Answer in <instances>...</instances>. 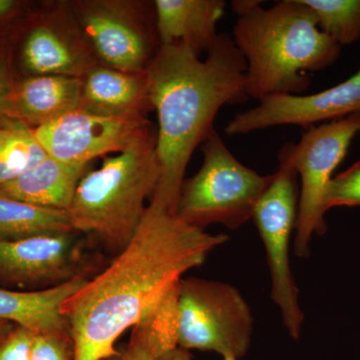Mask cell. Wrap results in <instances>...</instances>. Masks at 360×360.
Wrapping results in <instances>:
<instances>
[{"label":"cell","mask_w":360,"mask_h":360,"mask_svg":"<svg viewBox=\"0 0 360 360\" xmlns=\"http://www.w3.org/2000/svg\"><path fill=\"white\" fill-rule=\"evenodd\" d=\"M158 130L148 134L80 180L68 210L75 232L91 234L120 253L139 229L160 177Z\"/></svg>","instance_id":"obj_4"},{"label":"cell","mask_w":360,"mask_h":360,"mask_svg":"<svg viewBox=\"0 0 360 360\" xmlns=\"http://www.w3.org/2000/svg\"><path fill=\"white\" fill-rule=\"evenodd\" d=\"M84 34L75 35L58 20L35 26L22 49L26 70L37 75L84 77L94 63Z\"/></svg>","instance_id":"obj_13"},{"label":"cell","mask_w":360,"mask_h":360,"mask_svg":"<svg viewBox=\"0 0 360 360\" xmlns=\"http://www.w3.org/2000/svg\"><path fill=\"white\" fill-rule=\"evenodd\" d=\"M34 333L16 326L0 345V360H30Z\"/></svg>","instance_id":"obj_25"},{"label":"cell","mask_w":360,"mask_h":360,"mask_svg":"<svg viewBox=\"0 0 360 360\" xmlns=\"http://www.w3.org/2000/svg\"><path fill=\"white\" fill-rule=\"evenodd\" d=\"M179 283L151 307L132 331L130 341L141 345L156 360L179 347Z\"/></svg>","instance_id":"obj_20"},{"label":"cell","mask_w":360,"mask_h":360,"mask_svg":"<svg viewBox=\"0 0 360 360\" xmlns=\"http://www.w3.org/2000/svg\"><path fill=\"white\" fill-rule=\"evenodd\" d=\"M82 253L75 232L0 240V281L41 290L60 285L86 276Z\"/></svg>","instance_id":"obj_12"},{"label":"cell","mask_w":360,"mask_h":360,"mask_svg":"<svg viewBox=\"0 0 360 360\" xmlns=\"http://www.w3.org/2000/svg\"><path fill=\"white\" fill-rule=\"evenodd\" d=\"M75 232L66 210L42 207L0 193V240Z\"/></svg>","instance_id":"obj_19"},{"label":"cell","mask_w":360,"mask_h":360,"mask_svg":"<svg viewBox=\"0 0 360 360\" xmlns=\"http://www.w3.org/2000/svg\"><path fill=\"white\" fill-rule=\"evenodd\" d=\"M15 326V324H13V322L0 319V345L6 340L7 336L11 335V331L13 330Z\"/></svg>","instance_id":"obj_29"},{"label":"cell","mask_w":360,"mask_h":360,"mask_svg":"<svg viewBox=\"0 0 360 360\" xmlns=\"http://www.w3.org/2000/svg\"><path fill=\"white\" fill-rule=\"evenodd\" d=\"M75 13L84 39L106 66L143 72L160 49L158 30L150 27L134 2H79Z\"/></svg>","instance_id":"obj_9"},{"label":"cell","mask_w":360,"mask_h":360,"mask_svg":"<svg viewBox=\"0 0 360 360\" xmlns=\"http://www.w3.org/2000/svg\"><path fill=\"white\" fill-rule=\"evenodd\" d=\"M222 359H224L222 360H238L232 356H225L222 357ZM160 360H193V359L191 356V352L177 347L176 349L172 350L169 354L161 357Z\"/></svg>","instance_id":"obj_28"},{"label":"cell","mask_w":360,"mask_h":360,"mask_svg":"<svg viewBox=\"0 0 360 360\" xmlns=\"http://www.w3.org/2000/svg\"><path fill=\"white\" fill-rule=\"evenodd\" d=\"M201 60L182 42L161 44L146 68L149 103L158 113L160 177L149 202L175 213L194 150L226 104L245 103L246 63L233 39L219 33Z\"/></svg>","instance_id":"obj_2"},{"label":"cell","mask_w":360,"mask_h":360,"mask_svg":"<svg viewBox=\"0 0 360 360\" xmlns=\"http://www.w3.org/2000/svg\"><path fill=\"white\" fill-rule=\"evenodd\" d=\"M82 77L37 75L14 90L16 117L35 127L49 124L77 110L82 94Z\"/></svg>","instance_id":"obj_17"},{"label":"cell","mask_w":360,"mask_h":360,"mask_svg":"<svg viewBox=\"0 0 360 360\" xmlns=\"http://www.w3.org/2000/svg\"><path fill=\"white\" fill-rule=\"evenodd\" d=\"M70 333H40L33 338L30 360H72Z\"/></svg>","instance_id":"obj_24"},{"label":"cell","mask_w":360,"mask_h":360,"mask_svg":"<svg viewBox=\"0 0 360 360\" xmlns=\"http://www.w3.org/2000/svg\"><path fill=\"white\" fill-rule=\"evenodd\" d=\"M243 0L236 6L232 39L245 58L246 92L258 103L272 96H300L309 89V72L336 63L341 46L319 26L303 0Z\"/></svg>","instance_id":"obj_3"},{"label":"cell","mask_w":360,"mask_h":360,"mask_svg":"<svg viewBox=\"0 0 360 360\" xmlns=\"http://www.w3.org/2000/svg\"><path fill=\"white\" fill-rule=\"evenodd\" d=\"M82 94L77 110L108 116L141 113L151 108L146 70L125 72L110 66L90 68L82 77Z\"/></svg>","instance_id":"obj_16"},{"label":"cell","mask_w":360,"mask_h":360,"mask_svg":"<svg viewBox=\"0 0 360 360\" xmlns=\"http://www.w3.org/2000/svg\"><path fill=\"white\" fill-rule=\"evenodd\" d=\"M229 240L227 234L208 233L149 202L129 245L63 303L72 360H105L117 354L115 343L123 333Z\"/></svg>","instance_id":"obj_1"},{"label":"cell","mask_w":360,"mask_h":360,"mask_svg":"<svg viewBox=\"0 0 360 360\" xmlns=\"http://www.w3.org/2000/svg\"><path fill=\"white\" fill-rule=\"evenodd\" d=\"M47 156L26 123L11 120L0 124V187L37 167Z\"/></svg>","instance_id":"obj_21"},{"label":"cell","mask_w":360,"mask_h":360,"mask_svg":"<svg viewBox=\"0 0 360 360\" xmlns=\"http://www.w3.org/2000/svg\"><path fill=\"white\" fill-rule=\"evenodd\" d=\"M224 0H156V30L161 44L182 42L200 56L217 41Z\"/></svg>","instance_id":"obj_14"},{"label":"cell","mask_w":360,"mask_h":360,"mask_svg":"<svg viewBox=\"0 0 360 360\" xmlns=\"http://www.w3.org/2000/svg\"><path fill=\"white\" fill-rule=\"evenodd\" d=\"M16 6H18V2L13 1V0H0V18L13 13Z\"/></svg>","instance_id":"obj_30"},{"label":"cell","mask_w":360,"mask_h":360,"mask_svg":"<svg viewBox=\"0 0 360 360\" xmlns=\"http://www.w3.org/2000/svg\"><path fill=\"white\" fill-rule=\"evenodd\" d=\"M360 206V161L329 182L324 196L326 212L333 207Z\"/></svg>","instance_id":"obj_23"},{"label":"cell","mask_w":360,"mask_h":360,"mask_svg":"<svg viewBox=\"0 0 360 360\" xmlns=\"http://www.w3.org/2000/svg\"><path fill=\"white\" fill-rule=\"evenodd\" d=\"M105 360H156L155 357L141 347V345L129 341V345L125 347L122 352H118L117 354Z\"/></svg>","instance_id":"obj_27"},{"label":"cell","mask_w":360,"mask_h":360,"mask_svg":"<svg viewBox=\"0 0 360 360\" xmlns=\"http://www.w3.org/2000/svg\"><path fill=\"white\" fill-rule=\"evenodd\" d=\"M202 167L182 184L175 214L200 229L213 224L236 231L253 212L272 174L260 175L238 160L217 130L201 144Z\"/></svg>","instance_id":"obj_5"},{"label":"cell","mask_w":360,"mask_h":360,"mask_svg":"<svg viewBox=\"0 0 360 360\" xmlns=\"http://www.w3.org/2000/svg\"><path fill=\"white\" fill-rule=\"evenodd\" d=\"M179 347L240 360L252 343L255 317L231 283L191 276L179 283Z\"/></svg>","instance_id":"obj_7"},{"label":"cell","mask_w":360,"mask_h":360,"mask_svg":"<svg viewBox=\"0 0 360 360\" xmlns=\"http://www.w3.org/2000/svg\"><path fill=\"white\" fill-rule=\"evenodd\" d=\"M359 134L360 112L309 127L297 143L288 142L279 150V167L292 168L300 181L293 238L296 257H309L312 238L328 231V212L324 207L326 189Z\"/></svg>","instance_id":"obj_6"},{"label":"cell","mask_w":360,"mask_h":360,"mask_svg":"<svg viewBox=\"0 0 360 360\" xmlns=\"http://www.w3.org/2000/svg\"><path fill=\"white\" fill-rule=\"evenodd\" d=\"M146 112L123 116L96 115L77 110L33 129L47 155L71 165L111 153H122L153 129Z\"/></svg>","instance_id":"obj_10"},{"label":"cell","mask_w":360,"mask_h":360,"mask_svg":"<svg viewBox=\"0 0 360 360\" xmlns=\"http://www.w3.org/2000/svg\"><path fill=\"white\" fill-rule=\"evenodd\" d=\"M14 90L8 73L0 61V124L7 120H18L14 110Z\"/></svg>","instance_id":"obj_26"},{"label":"cell","mask_w":360,"mask_h":360,"mask_svg":"<svg viewBox=\"0 0 360 360\" xmlns=\"http://www.w3.org/2000/svg\"><path fill=\"white\" fill-rule=\"evenodd\" d=\"M86 167L49 155L37 167L0 187V193L32 205L68 212Z\"/></svg>","instance_id":"obj_18"},{"label":"cell","mask_w":360,"mask_h":360,"mask_svg":"<svg viewBox=\"0 0 360 360\" xmlns=\"http://www.w3.org/2000/svg\"><path fill=\"white\" fill-rule=\"evenodd\" d=\"M298 180L292 168L279 167L252 217L266 252L272 302L281 312L286 333L295 341L300 340L305 319L290 264V243L300 201Z\"/></svg>","instance_id":"obj_8"},{"label":"cell","mask_w":360,"mask_h":360,"mask_svg":"<svg viewBox=\"0 0 360 360\" xmlns=\"http://www.w3.org/2000/svg\"><path fill=\"white\" fill-rule=\"evenodd\" d=\"M359 112L360 70L345 82L317 94L266 97L255 108L236 115L224 132L233 136L281 125H298L307 129Z\"/></svg>","instance_id":"obj_11"},{"label":"cell","mask_w":360,"mask_h":360,"mask_svg":"<svg viewBox=\"0 0 360 360\" xmlns=\"http://www.w3.org/2000/svg\"><path fill=\"white\" fill-rule=\"evenodd\" d=\"M316 15L319 26L333 41L342 45L360 40V0H303Z\"/></svg>","instance_id":"obj_22"},{"label":"cell","mask_w":360,"mask_h":360,"mask_svg":"<svg viewBox=\"0 0 360 360\" xmlns=\"http://www.w3.org/2000/svg\"><path fill=\"white\" fill-rule=\"evenodd\" d=\"M89 281L87 276H77L60 285L39 290L0 288V319L30 329L34 335L70 333L61 309Z\"/></svg>","instance_id":"obj_15"}]
</instances>
